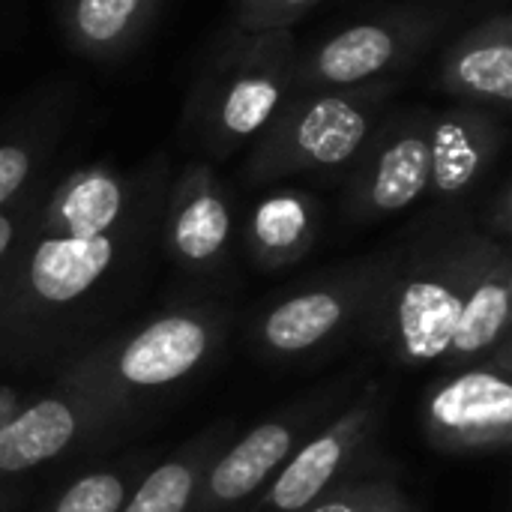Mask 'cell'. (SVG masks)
I'll list each match as a JSON object with an SVG mask.
<instances>
[{
  "mask_svg": "<svg viewBox=\"0 0 512 512\" xmlns=\"http://www.w3.org/2000/svg\"><path fill=\"white\" fill-rule=\"evenodd\" d=\"M489 240L468 216L444 213L384 249L360 336L402 369H441Z\"/></svg>",
  "mask_w": 512,
  "mask_h": 512,
  "instance_id": "obj_1",
  "label": "cell"
},
{
  "mask_svg": "<svg viewBox=\"0 0 512 512\" xmlns=\"http://www.w3.org/2000/svg\"><path fill=\"white\" fill-rule=\"evenodd\" d=\"M297 57L294 30L231 27L189 84L183 129L192 144L213 159H228L252 144L294 87Z\"/></svg>",
  "mask_w": 512,
  "mask_h": 512,
  "instance_id": "obj_2",
  "label": "cell"
},
{
  "mask_svg": "<svg viewBox=\"0 0 512 512\" xmlns=\"http://www.w3.org/2000/svg\"><path fill=\"white\" fill-rule=\"evenodd\" d=\"M393 87V78L354 87H291L249 144L243 180L258 189L297 174L348 168L384 117Z\"/></svg>",
  "mask_w": 512,
  "mask_h": 512,
  "instance_id": "obj_3",
  "label": "cell"
},
{
  "mask_svg": "<svg viewBox=\"0 0 512 512\" xmlns=\"http://www.w3.org/2000/svg\"><path fill=\"white\" fill-rule=\"evenodd\" d=\"M225 330L228 315L222 309L180 306L90 348L72 360L60 378L132 414L135 402L165 393L201 372L222 348Z\"/></svg>",
  "mask_w": 512,
  "mask_h": 512,
  "instance_id": "obj_4",
  "label": "cell"
},
{
  "mask_svg": "<svg viewBox=\"0 0 512 512\" xmlns=\"http://www.w3.org/2000/svg\"><path fill=\"white\" fill-rule=\"evenodd\" d=\"M384 255H366L333 267L279 294L255 321V345L267 360H315L363 330Z\"/></svg>",
  "mask_w": 512,
  "mask_h": 512,
  "instance_id": "obj_5",
  "label": "cell"
},
{
  "mask_svg": "<svg viewBox=\"0 0 512 512\" xmlns=\"http://www.w3.org/2000/svg\"><path fill=\"white\" fill-rule=\"evenodd\" d=\"M351 378H339L231 438L213 459L195 512H246L279 477L297 447L348 402Z\"/></svg>",
  "mask_w": 512,
  "mask_h": 512,
  "instance_id": "obj_6",
  "label": "cell"
},
{
  "mask_svg": "<svg viewBox=\"0 0 512 512\" xmlns=\"http://www.w3.org/2000/svg\"><path fill=\"white\" fill-rule=\"evenodd\" d=\"M387 414V390L369 381L288 459L246 512H303L330 489L366 477Z\"/></svg>",
  "mask_w": 512,
  "mask_h": 512,
  "instance_id": "obj_7",
  "label": "cell"
},
{
  "mask_svg": "<svg viewBox=\"0 0 512 512\" xmlns=\"http://www.w3.org/2000/svg\"><path fill=\"white\" fill-rule=\"evenodd\" d=\"M420 426L450 456L504 453L512 441V342L486 360L444 369L426 387Z\"/></svg>",
  "mask_w": 512,
  "mask_h": 512,
  "instance_id": "obj_8",
  "label": "cell"
},
{
  "mask_svg": "<svg viewBox=\"0 0 512 512\" xmlns=\"http://www.w3.org/2000/svg\"><path fill=\"white\" fill-rule=\"evenodd\" d=\"M447 24L441 6H402L342 27L297 57L294 87H354L405 69Z\"/></svg>",
  "mask_w": 512,
  "mask_h": 512,
  "instance_id": "obj_9",
  "label": "cell"
},
{
  "mask_svg": "<svg viewBox=\"0 0 512 512\" xmlns=\"http://www.w3.org/2000/svg\"><path fill=\"white\" fill-rule=\"evenodd\" d=\"M429 117V108L384 111L348 165L342 198L348 222L372 225L429 195Z\"/></svg>",
  "mask_w": 512,
  "mask_h": 512,
  "instance_id": "obj_10",
  "label": "cell"
},
{
  "mask_svg": "<svg viewBox=\"0 0 512 512\" xmlns=\"http://www.w3.org/2000/svg\"><path fill=\"white\" fill-rule=\"evenodd\" d=\"M126 417L123 405L60 378L54 390L21 402L0 426V480L36 471Z\"/></svg>",
  "mask_w": 512,
  "mask_h": 512,
  "instance_id": "obj_11",
  "label": "cell"
},
{
  "mask_svg": "<svg viewBox=\"0 0 512 512\" xmlns=\"http://www.w3.org/2000/svg\"><path fill=\"white\" fill-rule=\"evenodd\" d=\"M162 237L171 261L192 276H210L225 264L234 237V207L210 162H189L165 186Z\"/></svg>",
  "mask_w": 512,
  "mask_h": 512,
  "instance_id": "obj_12",
  "label": "cell"
},
{
  "mask_svg": "<svg viewBox=\"0 0 512 512\" xmlns=\"http://www.w3.org/2000/svg\"><path fill=\"white\" fill-rule=\"evenodd\" d=\"M504 114L456 102L429 117V195L441 204L468 198L507 147Z\"/></svg>",
  "mask_w": 512,
  "mask_h": 512,
  "instance_id": "obj_13",
  "label": "cell"
},
{
  "mask_svg": "<svg viewBox=\"0 0 512 512\" xmlns=\"http://www.w3.org/2000/svg\"><path fill=\"white\" fill-rule=\"evenodd\" d=\"M438 84L465 105L507 117L512 105V18L492 15L462 33L441 60Z\"/></svg>",
  "mask_w": 512,
  "mask_h": 512,
  "instance_id": "obj_14",
  "label": "cell"
},
{
  "mask_svg": "<svg viewBox=\"0 0 512 512\" xmlns=\"http://www.w3.org/2000/svg\"><path fill=\"white\" fill-rule=\"evenodd\" d=\"M512 324V255L510 246L489 240L483 249L477 270L468 285V297L462 306V318L456 324L453 342L441 363L444 369H459L477 360L492 357L504 345H510Z\"/></svg>",
  "mask_w": 512,
  "mask_h": 512,
  "instance_id": "obj_15",
  "label": "cell"
},
{
  "mask_svg": "<svg viewBox=\"0 0 512 512\" xmlns=\"http://www.w3.org/2000/svg\"><path fill=\"white\" fill-rule=\"evenodd\" d=\"M321 201L300 189H276L255 201L243 225V249L255 270L279 273L300 264L318 243Z\"/></svg>",
  "mask_w": 512,
  "mask_h": 512,
  "instance_id": "obj_16",
  "label": "cell"
},
{
  "mask_svg": "<svg viewBox=\"0 0 512 512\" xmlns=\"http://www.w3.org/2000/svg\"><path fill=\"white\" fill-rule=\"evenodd\" d=\"M165 0H60V33L87 60H120L153 30Z\"/></svg>",
  "mask_w": 512,
  "mask_h": 512,
  "instance_id": "obj_17",
  "label": "cell"
},
{
  "mask_svg": "<svg viewBox=\"0 0 512 512\" xmlns=\"http://www.w3.org/2000/svg\"><path fill=\"white\" fill-rule=\"evenodd\" d=\"M72 96L57 87L45 93L33 108L18 117L0 135V207L15 204L33 186H39V171L51 159L60 135L69 123Z\"/></svg>",
  "mask_w": 512,
  "mask_h": 512,
  "instance_id": "obj_18",
  "label": "cell"
},
{
  "mask_svg": "<svg viewBox=\"0 0 512 512\" xmlns=\"http://www.w3.org/2000/svg\"><path fill=\"white\" fill-rule=\"evenodd\" d=\"M231 438L234 423H216L159 465H150L120 512H195L204 477Z\"/></svg>",
  "mask_w": 512,
  "mask_h": 512,
  "instance_id": "obj_19",
  "label": "cell"
},
{
  "mask_svg": "<svg viewBox=\"0 0 512 512\" xmlns=\"http://www.w3.org/2000/svg\"><path fill=\"white\" fill-rule=\"evenodd\" d=\"M147 468L144 456H129L123 462L84 471L42 512H120Z\"/></svg>",
  "mask_w": 512,
  "mask_h": 512,
  "instance_id": "obj_20",
  "label": "cell"
},
{
  "mask_svg": "<svg viewBox=\"0 0 512 512\" xmlns=\"http://www.w3.org/2000/svg\"><path fill=\"white\" fill-rule=\"evenodd\" d=\"M303 512H420V507L393 480L366 474L330 489Z\"/></svg>",
  "mask_w": 512,
  "mask_h": 512,
  "instance_id": "obj_21",
  "label": "cell"
},
{
  "mask_svg": "<svg viewBox=\"0 0 512 512\" xmlns=\"http://www.w3.org/2000/svg\"><path fill=\"white\" fill-rule=\"evenodd\" d=\"M321 0H237L234 27L246 33L264 30H294V24L315 9Z\"/></svg>",
  "mask_w": 512,
  "mask_h": 512,
  "instance_id": "obj_22",
  "label": "cell"
},
{
  "mask_svg": "<svg viewBox=\"0 0 512 512\" xmlns=\"http://www.w3.org/2000/svg\"><path fill=\"white\" fill-rule=\"evenodd\" d=\"M42 195H45L42 186H33L15 204L0 207V276L9 270V264L21 252L24 240L30 237L36 213H39V204H42Z\"/></svg>",
  "mask_w": 512,
  "mask_h": 512,
  "instance_id": "obj_23",
  "label": "cell"
},
{
  "mask_svg": "<svg viewBox=\"0 0 512 512\" xmlns=\"http://www.w3.org/2000/svg\"><path fill=\"white\" fill-rule=\"evenodd\" d=\"M486 237L510 246L512 240V183L501 180V186L495 189V195L486 204V216H483V228Z\"/></svg>",
  "mask_w": 512,
  "mask_h": 512,
  "instance_id": "obj_24",
  "label": "cell"
},
{
  "mask_svg": "<svg viewBox=\"0 0 512 512\" xmlns=\"http://www.w3.org/2000/svg\"><path fill=\"white\" fill-rule=\"evenodd\" d=\"M24 399H21V393L15 390V387H6V384H0V426L18 411V405H21Z\"/></svg>",
  "mask_w": 512,
  "mask_h": 512,
  "instance_id": "obj_25",
  "label": "cell"
},
{
  "mask_svg": "<svg viewBox=\"0 0 512 512\" xmlns=\"http://www.w3.org/2000/svg\"><path fill=\"white\" fill-rule=\"evenodd\" d=\"M3 501H6V492H3V480H0V510H3Z\"/></svg>",
  "mask_w": 512,
  "mask_h": 512,
  "instance_id": "obj_26",
  "label": "cell"
}]
</instances>
